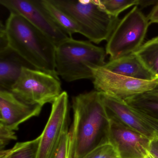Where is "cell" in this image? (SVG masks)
Returning a JSON list of instances; mask_svg holds the SVG:
<instances>
[{
  "label": "cell",
  "mask_w": 158,
  "mask_h": 158,
  "mask_svg": "<svg viewBox=\"0 0 158 158\" xmlns=\"http://www.w3.org/2000/svg\"><path fill=\"white\" fill-rule=\"evenodd\" d=\"M119 158V157H116V158Z\"/></svg>",
  "instance_id": "cell-28"
},
{
  "label": "cell",
  "mask_w": 158,
  "mask_h": 158,
  "mask_svg": "<svg viewBox=\"0 0 158 158\" xmlns=\"http://www.w3.org/2000/svg\"><path fill=\"white\" fill-rule=\"evenodd\" d=\"M149 152L154 158H158V135L155 132L154 137L151 139Z\"/></svg>",
  "instance_id": "cell-23"
},
{
  "label": "cell",
  "mask_w": 158,
  "mask_h": 158,
  "mask_svg": "<svg viewBox=\"0 0 158 158\" xmlns=\"http://www.w3.org/2000/svg\"><path fill=\"white\" fill-rule=\"evenodd\" d=\"M134 53L145 67L158 79V36L143 44Z\"/></svg>",
  "instance_id": "cell-17"
},
{
  "label": "cell",
  "mask_w": 158,
  "mask_h": 158,
  "mask_svg": "<svg viewBox=\"0 0 158 158\" xmlns=\"http://www.w3.org/2000/svg\"><path fill=\"white\" fill-rule=\"evenodd\" d=\"M42 106L27 104L18 99L12 92L0 90V125L13 131L33 117L39 116Z\"/></svg>",
  "instance_id": "cell-11"
},
{
  "label": "cell",
  "mask_w": 158,
  "mask_h": 158,
  "mask_svg": "<svg viewBox=\"0 0 158 158\" xmlns=\"http://www.w3.org/2000/svg\"><path fill=\"white\" fill-rule=\"evenodd\" d=\"M93 80L97 91L124 101L158 87V79H135L112 73L102 66L94 70Z\"/></svg>",
  "instance_id": "cell-7"
},
{
  "label": "cell",
  "mask_w": 158,
  "mask_h": 158,
  "mask_svg": "<svg viewBox=\"0 0 158 158\" xmlns=\"http://www.w3.org/2000/svg\"><path fill=\"white\" fill-rule=\"evenodd\" d=\"M106 51L89 41L69 37L56 46L55 69L66 82L92 79L95 69L105 64Z\"/></svg>",
  "instance_id": "cell-3"
},
{
  "label": "cell",
  "mask_w": 158,
  "mask_h": 158,
  "mask_svg": "<svg viewBox=\"0 0 158 158\" xmlns=\"http://www.w3.org/2000/svg\"><path fill=\"white\" fill-rule=\"evenodd\" d=\"M139 0H100L102 8L108 14L118 17L121 13L132 6H138Z\"/></svg>",
  "instance_id": "cell-19"
},
{
  "label": "cell",
  "mask_w": 158,
  "mask_h": 158,
  "mask_svg": "<svg viewBox=\"0 0 158 158\" xmlns=\"http://www.w3.org/2000/svg\"><path fill=\"white\" fill-rule=\"evenodd\" d=\"M69 98L62 91L52 103L48 120L40 135L38 158H52L64 132L68 129Z\"/></svg>",
  "instance_id": "cell-8"
},
{
  "label": "cell",
  "mask_w": 158,
  "mask_h": 158,
  "mask_svg": "<svg viewBox=\"0 0 158 158\" xmlns=\"http://www.w3.org/2000/svg\"><path fill=\"white\" fill-rule=\"evenodd\" d=\"M102 67L112 73L139 80L152 81L156 78L133 53L110 60Z\"/></svg>",
  "instance_id": "cell-14"
},
{
  "label": "cell",
  "mask_w": 158,
  "mask_h": 158,
  "mask_svg": "<svg viewBox=\"0 0 158 158\" xmlns=\"http://www.w3.org/2000/svg\"><path fill=\"white\" fill-rule=\"evenodd\" d=\"M145 158H155L154 156L149 152H148V154H147L146 156H145Z\"/></svg>",
  "instance_id": "cell-27"
},
{
  "label": "cell",
  "mask_w": 158,
  "mask_h": 158,
  "mask_svg": "<svg viewBox=\"0 0 158 158\" xmlns=\"http://www.w3.org/2000/svg\"><path fill=\"white\" fill-rule=\"evenodd\" d=\"M125 101L135 110L158 121V87Z\"/></svg>",
  "instance_id": "cell-15"
},
{
  "label": "cell",
  "mask_w": 158,
  "mask_h": 158,
  "mask_svg": "<svg viewBox=\"0 0 158 158\" xmlns=\"http://www.w3.org/2000/svg\"><path fill=\"white\" fill-rule=\"evenodd\" d=\"M10 91L27 104L42 107L52 103L62 92L58 76L29 67L23 68Z\"/></svg>",
  "instance_id": "cell-6"
},
{
  "label": "cell",
  "mask_w": 158,
  "mask_h": 158,
  "mask_svg": "<svg viewBox=\"0 0 158 158\" xmlns=\"http://www.w3.org/2000/svg\"><path fill=\"white\" fill-rule=\"evenodd\" d=\"M5 26L9 47L13 51L33 68L58 76L56 46L46 35L16 14H10Z\"/></svg>",
  "instance_id": "cell-2"
},
{
  "label": "cell",
  "mask_w": 158,
  "mask_h": 158,
  "mask_svg": "<svg viewBox=\"0 0 158 158\" xmlns=\"http://www.w3.org/2000/svg\"><path fill=\"white\" fill-rule=\"evenodd\" d=\"M118 157L115 148L109 143L96 148L82 158H115Z\"/></svg>",
  "instance_id": "cell-20"
},
{
  "label": "cell",
  "mask_w": 158,
  "mask_h": 158,
  "mask_svg": "<svg viewBox=\"0 0 158 158\" xmlns=\"http://www.w3.org/2000/svg\"><path fill=\"white\" fill-rule=\"evenodd\" d=\"M150 24L148 17L135 6L120 20L107 41L105 51L110 60L135 52L143 45Z\"/></svg>",
  "instance_id": "cell-5"
},
{
  "label": "cell",
  "mask_w": 158,
  "mask_h": 158,
  "mask_svg": "<svg viewBox=\"0 0 158 158\" xmlns=\"http://www.w3.org/2000/svg\"><path fill=\"white\" fill-rule=\"evenodd\" d=\"M140 116L152 128L154 132L158 135V121L141 114H140Z\"/></svg>",
  "instance_id": "cell-24"
},
{
  "label": "cell",
  "mask_w": 158,
  "mask_h": 158,
  "mask_svg": "<svg viewBox=\"0 0 158 158\" xmlns=\"http://www.w3.org/2000/svg\"><path fill=\"white\" fill-rule=\"evenodd\" d=\"M0 3L10 13L24 17L46 35L56 46L70 37L53 22L40 0H0Z\"/></svg>",
  "instance_id": "cell-9"
},
{
  "label": "cell",
  "mask_w": 158,
  "mask_h": 158,
  "mask_svg": "<svg viewBox=\"0 0 158 158\" xmlns=\"http://www.w3.org/2000/svg\"><path fill=\"white\" fill-rule=\"evenodd\" d=\"M16 139L15 131L0 125V151L4 150L6 146L11 141Z\"/></svg>",
  "instance_id": "cell-22"
},
{
  "label": "cell",
  "mask_w": 158,
  "mask_h": 158,
  "mask_svg": "<svg viewBox=\"0 0 158 158\" xmlns=\"http://www.w3.org/2000/svg\"><path fill=\"white\" fill-rule=\"evenodd\" d=\"M148 18L150 24H158V3L152 10Z\"/></svg>",
  "instance_id": "cell-25"
},
{
  "label": "cell",
  "mask_w": 158,
  "mask_h": 158,
  "mask_svg": "<svg viewBox=\"0 0 158 158\" xmlns=\"http://www.w3.org/2000/svg\"><path fill=\"white\" fill-rule=\"evenodd\" d=\"M52 158H72L71 137L68 129L64 134Z\"/></svg>",
  "instance_id": "cell-21"
},
{
  "label": "cell",
  "mask_w": 158,
  "mask_h": 158,
  "mask_svg": "<svg viewBox=\"0 0 158 158\" xmlns=\"http://www.w3.org/2000/svg\"><path fill=\"white\" fill-rule=\"evenodd\" d=\"M24 67L34 68L10 47L0 51L1 90L10 91Z\"/></svg>",
  "instance_id": "cell-13"
},
{
  "label": "cell",
  "mask_w": 158,
  "mask_h": 158,
  "mask_svg": "<svg viewBox=\"0 0 158 158\" xmlns=\"http://www.w3.org/2000/svg\"><path fill=\"white\" fill-rule=\"evenodd\" d=\"M151 139L141 133L110 120L109 143L120 158H145Z\"/></svg>",
  "instance_id": "cell-10"
},
{
  "label": "cell",
  "mask_w": 158,
  "mask_h": 158,
  "mask_svg": "<svg viewBox=\"0 0 158 158\" xmlns=\"http://www.w3.org/2000/svg\"><path fill=\"white\" fill-rule=\"evenodd\" d=\"M40 3L56 25L70 37L79 33L80 28L66 13L58 8L51 0H40Z\"/></svg>",
  "instance_id": "cell-16"
},
{
  "label": "cell",
  "mask_w": 158,
  "mask_h": 158,
  "mask_svg": "<svg viewBox=\"0 0 158 158\" xmlns=\"http://www.w3.org/2000/svg\"><path fill=\"white\" fill-rule=\"evenodd\" d=\"M51 1L72 17L80 28L79 34L95 44L108 41L120 20L105 11L99 1Z\"/></svg>",
  "instance_id": "cell-4"
},
{
  "label": "cell",
  "mask_w": 158,
  "mask_h": 158,
  "mask_svg": "<svg viewBox=\"0 0 158 158\" xmlns=\"http://www.w3.org/2000/svg\"><path fill=\"white\" fill-rule=\"evenodd\" d=\"M40 136L24 142H17L9 149L0 151V158H38Z\"/></svg>",
  "instance_id": "cell-18"
},
{
  "label": "cell",
  "mask_w": 158,
  "mask_h": 158,
  "mask_svg": "<svg viewBox=\"0 0 158 158\" xmlns=\"http://www.w3.org/2000/svg\"><path fill=\"white\" fill-rule=\"evenodd\" d=\"M158 3V0H139L138 6L142 8H146L151 5H156Z\"/></svg>",
  "instance_id": "cell-26"
},
{
  "label": "cell",
  "mask_w": 158,
  "mask_h": 158,
  "mask_svg": "<svg viewBox=\"0 0 158 158\" xmlns=\"http://www.w3.org/2000/svg\"><path fill=\"white\" fill-rule=\"evenodd\" d=\"M100 93L110 120L137 131L150 139L154 137V130L125 101Z\"/></svg>",
  "instance_id": "cell-12"
},
{
  "label": "cell",
  "mask_w": 158,
  "mask_h": 158,
  "mask_svg": "<svg viewBox=\"0 0 158 158\" xmlns=\"http://www.w3.org/2000/svg\"><path fill=\"white\" fill-rule=\"evenodd\" d=\"M73 113L70 132L72 158H82L96 148L109 143L110 120L100 93L93 90L73 99Z\"/></svg>",
  "instance_id": "cell-1"
}]
</instances>
